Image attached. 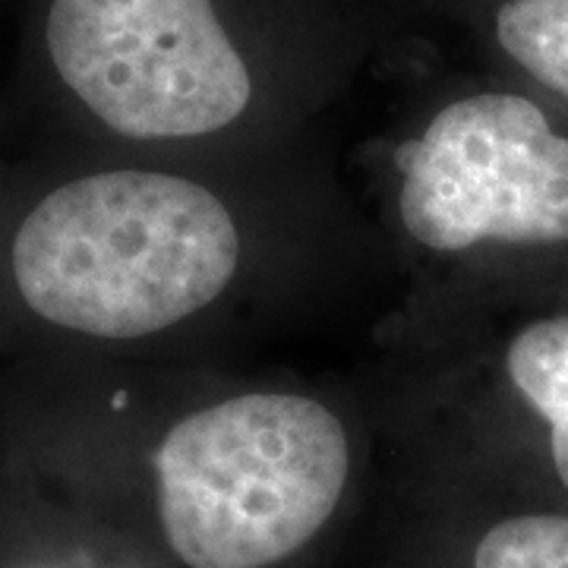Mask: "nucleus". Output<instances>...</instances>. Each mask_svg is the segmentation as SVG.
<instances>
[{"mask_svg":"<svg viewBox=\"0 0 568 568\" xmlns=\"http://www.w3.org/2000/svg\"><path fill=\"white\" fill-rule=\"evenodd\" d=\"M395 205L417 246L568 301V111L544 95L480 85L439 104L398 155Z\"/></svg>","mask_w":568,"mask_h":568,"instance_id":"nucleus-3","label":"nucleus"},{"mask_svg":"<svg viewBox=\"0 0 568 568\" xmlns=\"http://www.w3.org/2000/svg\"><path fill=\"white\" fill-rule=\"evenodd\" d=\"M470 568H568V506L506 508L474 540Z\"/></svg>","mask_w":568,"mask_h":568,"instance_id":"nucleus-7","label":"nucleus"},{"mask_svg":"<svg viewBox=\"0 0 568 568\" xmlns=\"http://www.w3.org/2000/svg\"><path fill=\"white\" fill-rule=\"evenodd\" d=\"M487 29L518 85L568 111V0H493Z\"/></svg>","mask_w":568,"mask_h":568,"instance_id":"nucleus-6","label":"nucleus"},{"mask_svg":"<svg viewBox=\"0 0 568 568\" xmlns=\"http://www.w3.org/2000/svg\"><path fill=\"white\" fill-rule=\"evenodd\" d=\"M347 424L304 392L193 407L155 448L164 544L186 568H268L332 521L351 480Z\"/></svg>","mask_w":568,"mask_h":568,"instance_id":"nucleus-2","label":"nucleus"},{"mask_svg":"<svg viewBox=\"0 0 568 568\" xmlns=\"http://www.w3.org/2000/svg\"><path fill=\"white\" fill-rule=\"evenodd\" d=\"M244 263L231 205L155 168H95L10 224L3 282L29 323L89 345L162 335L215 304Z\"/></svg>","mask_w":568,"mask_h":568,"instance_id":"nucleus-1","label":"nucleus"},{"mask_svg":"<svg viewBox=\"0 0 568 568\" xmlns=\"http://www.w3.org/2000/svg\"><path fill=\"white\" fill-rule=\"evenodd\" d=\"M496 429L521 465L568 506V304L530 313L493 354Z\"/></svg>","mask_w":568,"mask_h":568,"instance_id":"nucleus-5","label":"nucleus"},{"mask_svg":"<svg viewBox=\"0 0 568 568\" xmlns=\"http://www.w3.org/2000/svg\"><path fill=\"white\" fill-rule=\"evenodd\" d=\"M41 41L73 104L126 142L215 136L256 92L215 0H48Z\"/></svg>","mask_w":568,"mask_h":568,"instance_id":"nucleus-4","label":"nucleus"}]
</instances>
